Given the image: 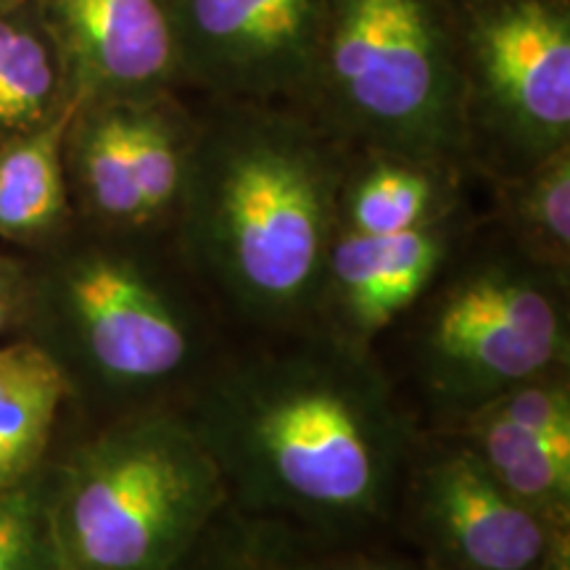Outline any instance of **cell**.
<instances>
[{"label": "cell", "mask_w": 570, "mask_h": 570, "mask_svg": "<svg viewBox=\"0 0 570 570\" xmlns=\"http://www.w3.org/2000/svg\"><path fill=\"white\" fill-rule=\"evenodd\" d=\"M494 225L537 265L570 277V146L494 177Z\"/></svg>", "instance_id": "cell-17"}, {"label": "cell", "mask_w": 570, "mask_h": 570, "mask_svg": "<svg viewBox=\"0 0 570 570\" xmlns=\"http://www.w3.org/2000/svg\"><path fill=\"white\" fill-rule=\"evenodd\" d=\"M30 302V267L24 262L0 256V338L24 325Z\"/></svg>", "instance_id": "cell-23"}, {"label": "cell", "mask_w": 570, "mask_h": 570, "mask_svg": "<svg viewBox=\"0 0 570 570\" xmlns=\"http://www.w3.org/2000/svg\"><path fill=\"white\" fill-rule=\"evenodd\" d=\"M458 167L391 151H348L338 188V233L394 235L452 217L465 206Z\"/></svg>", "instance_id": "cell-12"}, {"label": "cell", "mask_w": 570, "mask_h": 570, "mask_svg": "<svg viewBox=\"0 0 570 570\" xmlns=\"http://www.w3.org/2000/svg\"><path fill=\"white\" fill-rule=\"evenodd\" d=\"M396 512L431 570H539L558 531L518 502L458 436L420 433Z\"/></svg>", "instance_id": "cell-8"}, {"label": "cell", "mask_w": 570, "mask_h": 570, "mask_svg": "<svg viewBox=\"0 0 570 570\" xmlns=\"http://www.w3.org/2000/svg\"><path fill=\"white\" fill-rule=\"evenodd\" d=\"M21 0H0V9H9V6H17Z\"/></svg>", "instance_id": "cell-26"}, {"label": "cell", "mask_w": 570, "mask_h": 570, "mask_svg": "<svg viewBox=\"0 0 570 570\" xmlns=\"http://www.w3.org/2000/svg\"><path fill=\"white\" fill-rule=\"evenodd\" d=\"M51 468L63 570H175L230 508L180 404L117 415Z\"/></svg>", "instance_id": "cell-5"}, {"label": "cell", "mask_w": 570, "mask_h": 570, "mask_svg": "<svg viewBox=\"0 0 570 570\" xmlns=\"http://www.w3.org/2000/svg\"><path fill=\"white\" fill-rule=\"evenodd\" d=\"M219 356L180 410L230 508L302 539L352 541L396 515L420 439L375 354L323 331Z\"/></svg>", "instance_id": "cell-1"}, {"label": "cell", "mask_w": 570, "mask_h": 570, "mask_svg": "<svg viewBox=\"0 0 570 570\" xmlns=\"http://www.w3.org/2000/svg\"><path fill=\"white\" fill-rule=\"evenodd\" d=\"M348 151H391L473 175L454 0H325L298 106Z\"/></svg>", "instance_id": "cell-4"}, {"label": "cell", "mask_w": 570, "mask_h": 570, "mask_svg": "<svg viewBox=\"0 0 570 570\" xmlns=\"http://www.w3.org/2000/svg\"><path fill=\"white\" fill-rule=\"evenodd\" d=\"M436 431L458 436L525 508L552 525H570V441L541 436L487 412H470Z\"/></svg>", "instance_id": "cell-16"}, {"label": "cell", "mask_w": 570, "mask_h": 570, "mask_svg": "<svg viewBox=\"0 0 570 570\" xmlns=\"http://www.w3.org/2000/svg\"><path fill=\"white\" fill-rule=\"evenodd\" d=\"M473 175H518L570 146V0H454Z\"/></svg>", "instance_id": "cell-7"}, {"label": "cell", "mask_w": 570, "mask_h": 570, "mask_svg": "<svg viewBox=\"0 0 570 570\" xmlns=\"http://www.w3.org/2000/svg\"><path fill=\"white\" fill-rule=\"evenodd\" d=\"M539 570H570V529L558 531L547 560L541 562Z\"/></svg>", "instance_id": "cell-25"}, {"label": "cell", "mask_w": 570, "mask_h": 570, "mask_svg": "<svg viewBox=\"0 0 570 570\" xmlns=\"http://www.w3.org/2000/svg\"><path fill=\"white\" fill-rule=\"evenodd\" d=\"M69 194L104 230H148L132 175L127 101H80L63 142Z\"/></svg>", "instance_id": "cell-14"}, {"label": "cell", "mask_w": 570, "mask_h": 570, "mask_svg": "<svg viewBox=\"0 0 570 570\" xmlns=\"http://www.w3.org/2000/svg\"><path fill=\"white\" fill-rule=\"evenodd\" d=\"M80 101L56 117L0 142V238L51 246L67 235L71 206L63 142Z\"/></svg>", "instance_id": "cell-13"}, {"label": "cell", "mask_w": 570, "mask_h": 570, "mask_svg": "<svg viewBox=\"0 0 570 570\" xmlns=\"http://www.w3.org/2000/svg\"><path fill=\"white\" fill-rule=\"evenodd\" d=\"M346 156L294 106L204 98L169 233L212 304L269 336L312 327Z\"/></svg>", "instance_id": "cell-2"}, {"label": "cell", "mask_w": 570, "mask_h": 570, "mask_svg": "<svg viewBox=\"0 0 570 570\" xmlns=\"http://www.w3.org/2000/svg\"><path fill=\"white\" fill-rule=\"evenodd\" d=\"M69 98L142 101L183 90L173 0H35Z\"/></svg>", "instance_id": "cell-11"}, {"label": "cell", "mask_w": 570, "mask_h": 570, "mask_svg": "<svg viewBox=\"0 0 570 570\" xmlns=\"http://www.w3.org/2000/svg\"><path fill=\"white\" fill-rule=\"evenodd\" d=\"M69 396L67 375L46 348L32 338L0 344V491L46 465Z\"/></svg>", "instance_id": "cell-15"}, {"label": "cell", "mask_w": 570, "mask_h": 570, "mask_svg": "<svg viewBox=\"0 0 570 570\" xmlns=\"http://www.w3.org/2000/svg\"><path fill=\"white\" fill-rule=\"evenodd\" d=\"M127 135L142 223L148 230H169L188 169L194 111L180 92L127 101Z\"/></svg>", "instance_id": "cell-19"}, {"label": "cell", "mask_w": 570, "mask_h": 570, "mask_svg": "<svg viewBox=\"0 0 570 570\" xmlns=\"http://www.w3.org/2000/svg\"><path fill=\"white\" fill-rule=\"evenodd\" d=\"M291 570H425L423 562L412 566L407 560L391 558V554L377 552H338L333 558H309L306 552V539L298 547V554Z\"/></svg>", "instance_id": "cell-24"}, {"label": "cell", "mask_w": 570, "mask_h": 570, "mask_svg": "<svg viewBox=\"0 0 570 570\" xmlns=\"http://www.w3.org/2000/svg\"><path fill=\"white\" fill-rule=\"evenodd\" d=\"M51 502V462L0 491V570H63Z\"/></svg>", "instance_id": "cell-21"}, {"label": "cell", "mask_w": 570, "mask_h": 570, "mask_svg": "<svg viewBox=\"0 0 570 570\" xmlns=\"http://www.w3.org/2000/svg\"><path fill=\"white\" fill-rule=\"evenodd\" d=\"M304 539L227 508L175 570H291Z\"/></svg>", "instance_id": "cell-20"}, {"label": "cell", "mask_w": 570, "mask_h": 570, "mask_svg": "<svg viewBox=\"0 0 570 570\" xmlns=\"http://www.w3.org/2000/svg\"><path fill=\"white\" fill-rule=\"evenodd\" d=\"M473 412H487L541 436L570 441V367L529 377Z\"/></svg>", "instance_id": "cell-22"}, {"label": "cell", "mask_w": 570, "mask_h": 570, "mask_svg": "<svg viewBox=\"0 0 570 570\" xmlns=\"http://www.w3.org/2000/svg\"><path fill=\"white\" fill-rule=\"evenodd\" d=\"M410 367L444 428L529 377L570 367V277L475 223L404 315Z\"/></svg>", "instance_id": "cell-6"}, {"label": "cell", "mask_w": 570, "mask_h": 570, "mask_svg": "<svg viewBox=\"0 0 570 570\" xmlns=\"http://www.w3.org/2000/svg\"><path fill=\"white\" fill-rule=\"evenodd\" d=\"M325 0H173L183 90L298 109Z\"/></svg>", "instance_id": "cell-9"}, {"label": "cell", "mask_w": 570, "mask_h": 570, "mask_svg": "<svg viewBox=\"0 0 570 570\" xmlns=\"http://www.w3.org/2000/svg\"><path fill=\"white\" fill-rule=\"evenodd\" d=\"M423 568H425V566H423ZM425 570H431V568H425Z\"/></svg>", "instance_id": "cell-27"}, {"label": "cell", "mask_w": 570, "mask_h": 570, "mask_svg": "<svg viewBox=\"0 0 570 570\" xmlns=\"http://www.w3.org/2000/svg\"><path fill=\"white\" fill-rule=\"evenodd\" d=\"M69 101L59 51L38 9H0V142L46 125Z\"/></svg>", "instance_id": "cell-18"}, {"label": "cell", "mask_w": 570, "mask_h": 570, "mask_svg": "<svg viewBox=\"0 0 570 570\" xmlns=\"http://www.w3.org/2000/svg\"><path fill=\"white\" fill-rule=\"evenodd\" d=\"M212 298L169 230H104L53 244L30 267L24 325L71 394L125 412L180 404L219 360Z\"/></svg>", "instance_id": "cell-3"}, {"label": "cell", "mask_w": 570, "mask_h": 570, "mask_svg": "<svg viewBox=\"0 0 570 570\" xmlns=\"http://www.w3.org/2000/svg\"><path fill=\"white\" fill-rule=\"evenodd\" d=\"M473 225V214L462 209L407 233H336L312 327L373 352L375 341L425 296Z\"/></svg>", "instance_id": "cell-10"}]
</instances>
